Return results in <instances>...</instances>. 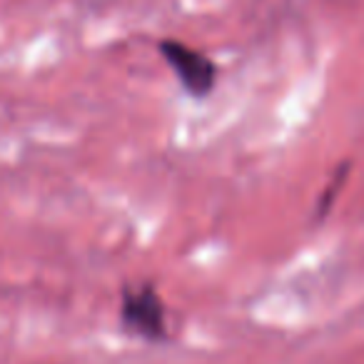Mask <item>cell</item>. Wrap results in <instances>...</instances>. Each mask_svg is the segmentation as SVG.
I'll list each match as a JSON object with an SVG mask.
<instances>
[{
	"mask_svg": "<svg viewBox=\"0 0 364 364\" xmlns=\"http://www.w3.org/2000/svg\"><path fill=\"white\" fill-rule=\"evenodd\" d=\"M157 50H160L162 60L167 63V68L175 73L180 87L190 97L203 100L215 90V85H218V65L205 53L195 50V48L185 46L182 41H175V38L160 41Z\"/></svg>",
	"mask_w": 364,
	"mask_h": 364,
	"instance_id": "obj_1",
	"label": "cell"
},
{
	"mask_svg": "<svg viewBox=\"0 0 364 364\" xmlns=\"http://www.w3.org/2000/svg\"><path fill=\"white\" fill-rule=\"evenodd\" d=\"M120 322L125 332L135 337L150 339V342L165 337V304L152 284L140 282L127 284L122 289Z\"/></svg>",
	"mask_w": 364,
	"mask_h": 364,
	"instance_id": "obj_2",
	"label": "cell"
}]
</instances>
